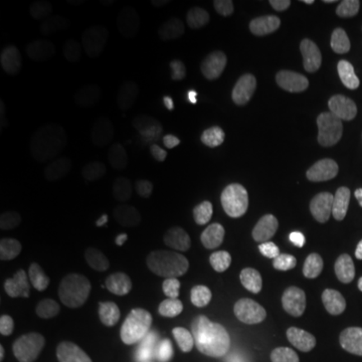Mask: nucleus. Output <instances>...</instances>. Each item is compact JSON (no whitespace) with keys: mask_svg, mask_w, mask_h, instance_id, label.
Returning a JSON list of instances; mask_svg holds the SVG:
<instances>
[{"mask_svg":"<svg viewBox=\"0 0 362 362\" xmlns=\"http://www.w3.org/2000/svg\"><path fill=\"white\" fill-rule=\"evenodd\" d=\"M235 34L228 17L220 11L203 13L194 27V47L208 64H221L228 59Z\"/></svg>","mask_w":362,"mask_h":362,"instance_id":"nucleus-3","label":"nucleus"},{"mask_svg":"<svg viewBox=\"0 0 362 362\" xmlns=\"http://www.w3.org/2000/svg\"><path fill=\"white\" fill-rule=\"evenodd\" d=\"M232 153V143L228 138L220 134L206 136L194 153V175L198 181L205 185L216 183L225 175Z\"/></svg>","mask_w":362,"mask_h":362,"instance_id":"nucleus-8","label":"nucleus"},{"mask_svg":"<svg viewBox=\"0 0 362 362\" xmlns=\"http://www.w3.org/2000/svg\"><path fill=\"white\" fill-rule=\"evenodd\" d=\"M354 354V341L352 337L342 334L325 344L322 349V362H352Z\"/></svg>","mask_w":362,"mask_h":362,"instance_id":"nucleus-24","label":"nucleus"},{"mask_svg":"<svg viewBox=\"0 0 362 362\" xmlns=\"http://www.w3.org/2000/svg\"><path fill=\"white\" fill-rule=\"evenodd\" d=\"M0 362H35L34 357L27 352H8L0 359Z\"/></svg>","mask_w":362,"mask_h":362,"instance_id":"nucleus-30","label":"nucleus"},{"mask_svg":"<svg viewBox=\"0 0 362 362\" xmlns=\"http://www.w3.org/2000/svg\"><path fill=\"white\" fill-rule=\"evenodd\" d=\"M312 161H314V168L319 171V173H327V161L329 155L325 151H315L314 156H312Z\"/></svg>","mask_w":362,"mask_h":362,"instance_id":"nucleus-28","label":"nucleus"},{"mask_svg":"<svg viewBox=\"0 0 362 362\" xmlns=\"http://www.w3.org/2000/svg\"><path fill=\"white\" fill-rule=\"evenodd\" d=\"M351 34V27L344 17L336 12H320L314 17L310 25L312 40L317 47L320 49H332L344 42Z\"/></svg>","mask_w":362,"mask_h":362,"instance_id":"nucleus-15","label":"nucleus"},{"mask_svg":"<svg viewBox=\"0 0 362 362\" xmlns=\"http://www.w3.org/2000/svg\"><path fill=\"white\" fill-rule=\"evenodd\" d=\"M280 6H282V2H279V0H252V7L257 12H270Z\"/></svg>","mask_w":362,"mask_h":362,"instance_id":"nucleus-29","label":"nucleus"},{"mask_svg":"<svg viewBox=\"0 0 362 362\" xmlns=\"http://www.w3.org/2000/svg\"><path fill=\"white\" fill-rule=\"evenodd\" d=\"M307 40L298 30L288 29L275 35L264 49V61L270 67H288L302 62L307 56Z\"/></svg>","mask_w":362,"mask_h":362,"instance_id":"nucleus-11","label":"nucleus"},{"mask_svg":"<svg viewBox=\"0 0 362 362\" xmlns=\"http://www.w3.org/2000/svg\"><path fill=\"white\" fill-rule=\"evenodd\" d=\"M0 106L11 123L25 126L37 115L34 86L25 76H12L0 89Z\"/></svg>","mask_w":362,"mask_h":362,"instance_id":"nucleus-7","label":"nucleus"},{"mask_svg":"<svg viewBox=\"0 0 362 362\" xmlns=\"http://www.w3.org/2000/svg\"><path fill=\"white\" fill-rule=\"evenodd\" d=\"M272 173L282 185H287L291 181V170H288L287 163L282 160H274L272 161Z\"/></svg>","mask_w":362,"mask_h":362,"instance_id":"nucleus-27","label":"nucleus"},{"mask_svg":"<svg viewBox=\"0 0 362 362\" xmlns=\"http://www.w3.org/2000/svg\"><path fill=\"white\" fill-rule=\"evenodd\" d=\"M168 6L171 8H175V11H183V8H188L192 6V2H173V0H171V2H168Z\"/></svg>","mask_w":362,"mask_h":362,"instance_id":"nucleus-33","label":"nucleus"},{"mask_svg":"<svg viewBox=\"0 0 362 362\" xmlns=\"http://www.w3.org/2000/svg\"><path fill=\"white\" fill-rule=\"evenodd\" d=\"M116 44V35L104 25L89 24L76 30L67 39L66 51L71 59H83L99 51H107Z\"/></svg>","mask_w":362,"mask_h":362,"instance_id":"nucleus-13","label":"nucleus"},{"mask_svg":"<svg viewBox=\"0 0 362 362\" xmlns=\"http://www.w3.org/2000/svg\"><path fill=\"white\" fill-rule=\"evenodd\" d=\"M170 149L160 139L139 141L126 153L123 168L126 173L138 180L155 178L168 166Z\"/></svg>","mask_w":362,"mask_h":362,"instance_id":"nucleus-9","label":"nucleus"},{"mask_svg":"<svg viewBox=\"0 0 362 362\" xmlns=\"http://www.w3.org/2000/svg\"><path fill=\"white\" fill-rule=\"evenodd\" d=\"M42 86L47 96L57 103H78L93 90V78L83 67L61 66L44 76Z\"/></svg>","mask_w":362,"mask_h":362,"instance_id":"nucleus-6","label":"nucleus"},{"mask_svg":"<svg viewBox=\"0 0 362 362\" xmlns=\"http://www.w3.org/2000/svg\"><path fill=\"white\" fill-rule=\"evenodd\" d=\"M221 312L214 297L200 293L194 296L188 305V327L200 337H210L220 327Z\"/></svg>","mask_w":362,"mask_h":362,"instance_id":"nucleus-14","label":"nucleus"},{"mask_svg":"<svg viewBox=\"0 0 362 362\" xmlns=\"http://www.w3.org/2000/svg\"><path fill=\"white\" fill-rule=\"evenodd\" d=\"M178 287V279L171 270L153 269L136 280V293L144 302H160L168 298Z\"/></svg>","mask_w":362,"mask_h":362,"instance_id":"nucleus-16","label":"nucleus"},{"mask_svg":"<svg viewBox=\"0 0 362 362\" xmlns=\"http://www.w3.org/2000/svg\"><path fill=\"white\" fill-rule=\"evenodd\" d=\"M151 235L161 245H175L189 232L192 214L187 202L178 194H165L151 215Z\"/></svg>","mask_w":362,"mask_h":362,"instance_id":"nucleus-5","label":"nucleus"},{"mask_svg":"<svg viewBox=\"0 0 362 362\" xmlns=\"http://www.w3.org/2000/svg\"><path fill=\"white\" fill-rule=\"evenodd\" d=\"M189 362H235V357L228 347L221 342L200 341L188 352Z\"/></svg>","mask_w":362,"mask_h":362,"instance_id":"nucleus-20","label":"nucleus"},{"mask_svg":"<svg viewBox=\"0 0 362 362\" xmlns=\"http://www.w3.org/2000/svg\"><path fill=\"white\" fill-rule=\"evenodd\" d=\"M180 269L189 282L205 284L214 275V257L200 237L185 242L180 253Z\"/></svg>","mask_w":362,"mask_h":362,"instance_id":"nucleus-12","label":"nucleus"},{"mask_svg":"<svg viewBox=\"0 0 362 362\" xmlns=\"http://www.w3.org/2000/svg\"><path fill=\"white\" fill-rule=\"evenodd\" d=\"M0 193H2V198H6L8 193V175L6 168H0Z\"/></svg>","mask_w":362,"mask_h":362,"instance_id":"nucleus-31","label":"nucleus"},{"mask_svg":"<svg viewBox=\"0 0 362 362\" xmlns=\"http://www.w3.org/2000/svg\"><path fill=\"white\" fill-rule=\"evenodd\" d=\"M104 89L112 103L121 104V106L131 104L138 89L134 72L126 69L124 66L111 67L104 78Z\"/></svg>","mask_w":362,"mask_h":362,"instance_id":"nucleus-19","label":"nucleus"},{"mask_svg":"<svg viewBox=\"0 0 362 362\" xmlns=\"http://www.w3.org/2000/svg\"><path fill=\"white\" fill-rule=\"evenodd\" d=\"M112 225L99 206L79 205L67 210L52 228V260L64 270H78L101 257L112 242Z\"/></svg>","mask_w":362,"mask_h":362,"instance_id":"nucleus-1","label":"nucleus"},{"mask_svg":"<svg viewBox=\"0 0 362 362\" xmlns=\"http://www.w3.org/2000/svg\"><path fill=\"white\" fill-rule=\"evenodd\" d=\"M270 237H272V240H274L275 245L280 248H287L300 240V233H298L297 230L291 225L279 223L270 230Z\"/></svg>","mask_w":362,"mask_h":362,"instance_id":"nucleus-26","label":"nucleus"},{"mask_svg":"<svg viewBox=\"0 0 362 362\" xmlns=\"http://www.w3.org/2000/svg\"><path fill=\"white\" fill-rule=\"evenodd\" d=\"M334 232L346 245H362V210L351 211V214L341 216Z\"/></svg>","mask_w":362,"mask_h":362,"instance_id":"nucleus-23","label":"nucleus"},{"mask_svg":"<svg viewBox=\"0 0 362 362\" xmlns=\"http://www.w3.org/2000/svg\"><path fill=\"white\" fill-rule=\"evenodd\" d=\"M220 210L237 226L240 235L252 238L264 233L272 220L269 205L255 193L243 189L226 193L220 202Z\"/></svg>","mask_w":362,"mask_h":362,"instance_id":"nucleus-4","label":"nucleus"},{"mask_svg":"<svg viewBox=\"0 0 362 362\" xmlns=\"http://www.w3.org/2000/svg\"><path fill=\"white\" fill-rule=\"evenodd\" d=\"M250 255L252 259L255 260V264L260 267V269L272 270L275 269L279 262V253L274 248H270L265 242L262 240H252L250 242Z\"/></svg>","mask_w":362,"mask_h":362,"instance_id":"nucleus-25","label":"nucleus"},{"mask_svg":"<svg viewBox=\"0 0 362 362\" xmlns=\"http://www.w3.org/2000/svg\"><path fill=\"white\" fill-rule=\"evenodd\" d=\"M356 11L357 13H359L361 21H362V0H359V2H356Z\"/></svg>","mask_w":362,"mask_h":362,"instance_id":"nucleus-34","label":"nucleus"},{"mask_svg":"<svg viewBox=\"0 0 362 362\" xmlns=\"http://www.w3.org/2000/svg\"><path fill=\"white\" fill-rule=\"evenodd\" d=\"M139 4H141L139 0H133V2H131V0H124V2L123 0H116L115 6L119 8H133L134 6H139Z\"/></svg>","mask_w":362,"mask_h":362,"instance_id":"nucleus-32","label":"nucleus"},{"mask_svg":"<svg viewBox=\"0 0 362 362\" xmlns=\"http://www.w3.org/2000/svg\"><path fill=\"white\" fill-rule=\"evenodd\" d=\"M180 64L181 51L178 45L149 44L136 59V78L149 96H163L173 86Z\"/></svg>","mask_w":362,"mask_h":362,"instance_id":"nucleus-2","label":"nucleus"},{"mask_svg":"<svg viewBox=\"0 0 362 362\" xmlns=\"http://www.w3.org/2000/svg\"><path fill=\"white\" fill-rule=\"evenodd\" d=\"M89 11L83 2L78 0H61L54 4L49 11V22L57 33L67 34L83 29L88 22Z\"/></svg>","mask_w":362,"mask_h":362,"instance_id":"nucleus-17","label":"nucleus"},{"mask_svg":"<svg viewBox=\"0 0 362 362\" xmlns=\"http://www.w3.org/2000/svg\"><path fill=\"white\" fill-rule=\"evenodd\" d=\"M168 362H180L178 357H171V359H168Z\"/></svg>","mask_w":362,"mask_h":362,"instance_id":"nucleus-35","label":"nucleus"},{"mask_svg":"<svg viewBox=\"0 0 362 362\" xmlns=\"http://www.w3.org/2000/svg\"><path fill=\"white\" fill-rule=\"evenodd\" d=\"M285 131L288 134H302L310 128V112L298 99H288L282 106Z\"/></svg>","mask_w":362,"mask_h":362,"instance_id":"nucleus-21","label":"nucleus"},{"mask_svg":"<svg viewBox=\"0 0 362 362\" xmlns=\"http://www.w3.org/2000/svg\"><path fill=\"white\" fill-rule=\"evenodd\" d=\"M225 317L238 330H248L255 320V305L243 298H232L225 305Z\"/></svg>","mask_w":362,"mask_h":362,"instance_id":"nucleus-22","label":"nucleus"},{"mask_svg":"<svg viewBox=\"0 0 362 362\" xmlns=\"http://www.w3.org/2000/svg\"><path fill=\"white\" fill-rule=\"evenodd\" d=\"M121 279L119 267L112 262H98L88 267L78 279L74 280V296L78 300L90 304L115 291Z\"/></svg>","mask_w":362,"mask_h":362,"instance_id":"nucleus-10","label":"nucleus"},{"mask_svg":"<svg viewBox=\"0 0 362 362\" xmlns=\"http://www.w3.org/2000/svg\"><path fill=\"white\" fill-rule=\"evenodd\" d=\"M337 124L349 134L362 131V84L354 86L339 99L334 110Z\"/></svg>","mask_w":362,"mask_h":362,"instance_id":"nucleus-18","label":"nucleus"}]
</instances>
